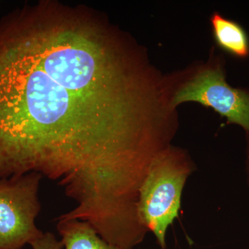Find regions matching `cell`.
<instances>
[{
	"label": "cell",
	"instance_id": "cell-1",
	"mask_svg": "<svg viewBox=\"0 0 249 249\" xmlns=\"http://www.w3.org/2000/svg\"><path fill=\"white\" fill-rule=\"evenodd\" d=\"M128 64L88 26L24 16L0 24V179L39 174L81 219L128 196L163 121L160 91Z\"/></svg>",
	"mask_w": 249,
	"mask_h": 249
},
{
	"label": "cell",
	"instance_id": "cell-2",
	"mask_svg": "<svg viewBox=\"0 0 249 249\" xmlns=\"http://www.w3.org/2000/svg\"><path fill=\"white\" fill-rule=\"evenodd\" d=\"M191 171L181 156L165 148L152 160L141 186L137 204L139 219L155 234L163 249L168 228L178 217L183 186Z\"/></svg>",
	"mask_w": 249,
	"mask_h": 249
},
{
	"label": "cell",
	"instance_id": "cell-3",
	"mask_svg": "<svg viewBox=\"0 0 249 249\" xmlns=\"http://www.w3.org/2000/svg\"><path fill=\"white\" fill-rule=\"evenodd\" d=\"M42 178L30 173L0 179V249H21L43 235L36 224Z\"/></svg>",
	"mask_w": 249,
	"mask_h": 249
},
{
	"label": "cell",
	"instance_id": "cell-4",
	"mask_svg": "<svg viewBox=\"0 0 249 249\" xmlns=\"http://www.w3.org/2000/svg\"><path fill=\"white\" fill-rule=\"evenodd\" d=\"M194 101L213 108L228 121L249 132V93L235 89L226 82L220 69L204 70L175 93L173 107Z\"/></svg>",
	"mask_w": 249,
	"mask_h": 249
},
{
	"label": "cell",
	"instance_id": "cell-5",
	"mask_svg": "<svg viewBox=\"0 0 249 249\" xmlns=\"http://www.w3.org/2000/svg\"><path fill=\"white\" fill-rule=\"evenodd\" d=\"M57 229L65 249H123L103 240L85 221L58 220Z\"/></svg>",
	"mask_w": 249,
	"mask_h": 249
},
{
	"label": "cell",
	"instance_id": "cell-6",
	"mask_svg": "<svg viewBox=\"0 0 249 249\" xmlns=\"http://www.w3.org/2000/svg\"><path fill=\"white\" fill-rule=\"evenodd\" d=\"M214 40L226 52L238 58L249 55V40L240 24L214 14L211 18Z\"/></svg>",
	"mask_w": 249,
	"mask_h": 249
},
{
	"label": "cell",
	"instance_id": "cell-7",
	"mask_svg": "<svg viewBox=\"0 0 249 249\" xmlns=\"http://www.w3.org/2000/svg\"><path fill=\"white\" fill-rule=\"evenodd\" d=\"M33 249H63L61 240L59 241L52 232H44L43 235L30 245Z\"/></svg>",
	"mask_w": 249,
	"mask_h": 249
}]
</instances>
